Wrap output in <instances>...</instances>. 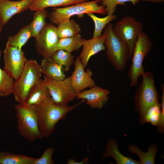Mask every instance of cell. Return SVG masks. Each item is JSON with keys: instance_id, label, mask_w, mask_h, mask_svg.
<instances>
[{"instance_id": "6", "label": "cell", "mask_w": 164, "mask_h": 164, "mask_svg": "<svg viewBox=\"0 0 164 164\" xmlns=\"http://www.w3.org/2000/svg\"><path fill=\"white\" fill-rule=\"evenodd\" d=\"M100 0L88 1L62 8H54L49 14L50 20L53 23L58 25L70 20L71 17L90 13L106 14L105 7L99 5Z\"/></svg>"}, {"instance_id": "20", "label": "cell", "mask_w": 164, "mask_h": 164, "mask_svg": "<svg viewBox=\"0 0 164 164\" xmlns=\"http://www.w3.org/2000/svg\"><path fill=\"white\" fill-rule=\"evenodd\" d=\"M37 158L8 151L0 152L1 164H34Z\"/></svg>"}, {"instance_id": "21", "label": "cell", "mask_w": 164, "mask_h": 164, "mask_svg": "<svg viewBox=\"0 0 164 164\" xmlns=\"http://www.w3.org/2000/svg\"><path fill=\"white\" fill-rule=\"evenodd\" d=\"M49 14L46 9L36 11L33 14V19L29 26L32 37L36 38L45 26L46 19Z\"/></svg>"}, {"instance_id": "19", "label": "cell", "mask_w": 164, "mask_h": 164, "mask_svg": "<svg viewBox=\"0 0 164 164\" xmlns=\"http://www.w3.org/2000/svg\"><path fill=\"white\" fill-rule=\"evenodd\" d=\"M90 0H33L29 9L36 11L49 7L67 6Z\"/></svg>"}, {"instance_id": "10", "label": "cell", "mask_w": 164, "mask_h": 164, "mask_svg": "<svg viewBox=\"0 0 164 164\" xmlns=\"http://www.w3.org/2000/svg\"><path fill=\"white\" fill-rule=\"evenodd\" d=\"M59 39L57 27L52 23H46L35 38V46L37 52L43 57H52L57 51Z\"/></svg>"}, {"instance_id": "13", "label": "cell", "mask_w": 164, "mask_h": 164, "mask_svg": "<svg viewBox=\"0 0 164 164\" xmlns=\"http://www.w3.org/2000/svg\"><path fill=\"white\" fill-rule=\"evenodd\" d=\"M110 93L108 90L96 85L77 94L76 98L85 100L91 108L101 109L108 101Z\"/></svg>"}, {"instance_id": "36", "label": "cell", "mask_w": 164, "mask_h": 164, "mask_svg": "<svg viewBox=\"0 0 164 164\" xmlns=\"http://www.w3.org/2000/svg\"></svg>"}, {"instance_id": "27", "label": "cell", "mask_w": 164, "mask_h": 164, "mask_svg": "<svg viewBox=\"0 0 164 164\" xmlns=\"http://www.w3.org/2000/svg\"><path fill=\"white\" fill-rule=\"evenodd\" d=\"M1 53L0 49V57ZM14 80L0 67V96L6 97L13 94Z\"/></svg>"}, {"instance_id": "8", "label": "cell", "mask_w": 164, "mask_h": 164, "mask_svg": "<svg viewBox=\"0 0 164 164\" xmlns=\"http://www.w3.org/2000/svg\"><path fill=\"white\" fill-rule=\"evenodd\" d=\"M143 24L134 17L128 15L118 21L113 26L116 35L128 46L129 59H131L134 47L140 35L142 32Z\"/></svg>"}, {"instance_id": "24", "label": "cell", "mask_w": 164, "mask_h": 164, "mask_svg": "<svg viewBox=\"0 0 164 164\" xmlns=\"http://www.w3.org/2000/svg\"><path fill=\"white\" fill-rule=\"evenodd\" d=\"M57 28L60 38L74 36L81 31L80 26L73 19L58 24Z\"/></svg>"}, {"instance_id": "3", "label": "cell", "mask_w": 164, "mask_h": 164, "mask_svg": "<svg viewBox=\"0 0 164 164\" xmlns=\"http://www.w3.org/2000/svg\"><path fill=\"white\" fill-rule=\"evenodd\" d=\"M113 26L110 22L104 29V44L109 61L116 70L120 72L126 67L129 52L127 46L115 34Z\"/></svg>"}, {"instance_id": "33", "label": "cell", "mask_w": 164, "mask_h": 164, "mask_svg": "<svg viewBox=\"0 0 164 164\" xmlns=\"http://www.w3.org/2000/svg\"><path fill=\"white\" fill-rule=\"evenodd\" d=\"M143 1L148 2L152 3H160L163 2L164 0H139Z\"/></svg>"}, {"instance_id": "11", "label": "cell", "mask_w": 164, "mask_h": 164, "mask_svg": "<svg viewBox=\"0 0 164 164\" xmlns=\"http://www.w3.org/2000/svg\"><path fill=\"white\" fill-rule=\"evenodd\" d=\"M27 60L22 49L7 43L4 51V70L15 80L22 73Z\"/></svg>"}, {"instance_id": "28", "label": "cell", "mask_w": 164, "mask_h": 164, "mask_svg": "<svg viewBox=\"0 0 164 164\" xmlns=\"http://www.w3.org/2000/svg\"><path fill=\"white\" fill-rule=\"evenodd\" d=\"M51 58L56 63L61 66L65 71H68L74 63V56L71 53L62 50H57Z\"/></svg>"}, {"instance_id": "14", "label": "cell", "mask_w": 164, "mask_h": 164, "mask_svg": "<svg viewBox=\"0 0 164 164\" xmlns=\"http://www.w3.org/2000/svg\"><path fill=\"white\" fill-rule=\"evenodd\" d=\"M33 0H0V17L4 26L15 15L29 9Z\"/></svg>"}, {"instance_id": "1", "label": "cell", "mask_w": 164, "mask_h": 164, "mask_svg": "<svg viewBox=\"0 0 164 164\" xmlns=\"http://www.w3.org/2000/svg\"><path fill=\"white\" fill-rule=\"evenodd\" d=\"M84 101L82 99L75 105L62 106L56 104L49 96L36 106L39 129L43 137L50 136L55 130L57 123Z\"/></svg>"}, {"instance_id": "17", "label": "cell", "mask_w": 164, "mask_h": 164, "mask_svg": "<svg viewBox=\"0 0 164 164\" xmlns=\"http://www.w3.org/2000/svg\"><path fill=\"white\" fill-rule=\"evenodd\" d=\"M108 157L113 158L118 164H140L139 161L122 155L118 149V145L116 140L109 138L107 141L106 148L102 157L104 159Z\"/></svg>"}, {"instance_id": "35", "label": "cell", "mask_w": 164, "mask_h": 164, "mask_svg": "<svg viewBox=\"0 0 164 164\" xmlns=\"http://www.w3.org/2000/svg\"><path fill=\"white\" fill-rule=\"evenodd\" d=\"M0 164H1V163H0Z\"/></svg>"}, {"instance_id": "15", "label": "cell", "mask_w": 164, "mask_h": 164, "mask_svg": "<svg viewBox=\"0 0 164 164\" xmlns=\"http://www.w3.org/2000/svg\"><path fill=\"white\" fill-rule=\"evenodd\" d=\"M82 46L83 49L79 57L86 68L92 56L106 50L104 36L102 34L88 40L84 39Z\"/></svg>"}, {"instance_id": "25", "label": "cell", "mask_w": 164, "mask_h": 164, "mask_svg": "<svg viewBox=\"0 0 164 164\" xmlns=\"http://www.w3.org/2000/svg\"><path fill=\"white\" fill-rule=\"evenodd\" d=\"M32 37V33L29 25L22 28L15 35L9 36L7 43L12 46L21 49Z\"/></svg>"}, {"instance_id": "34", "label": "cell", "mask_w": 164, "mask_h": 164, "mask_svg": "<svg viewBox=\"0 0 164 164\" xmlns=\"http://www.w3.org/2000/svg\"><path fill=\"white\" fill-rule=\"evenodd\" d=\"M4 26V25H3L0 17V35L2 32L3 27Z\"/></svg>"}, {"instance_id": "32", "label": "cell", "mask_w": 164, "mask_h": 164, "mask_svg": "<svg viewBox=\"0 0 164 164\" xmlns=\"http://www.w3.org/2000/svg\"><path fill=\"white\" fill-rule=\"evenodd\" d=\"M89 161V159L87 157H85L81 161L77 162L72 159H70L67 161V163L68 164H87Z\"/></svg>"}, {"instance_id": "23", "label": "cell", "mask_w": 164, "mask_h": 164, "mask_svg": "<svg viewBox=\"0 0 164 164\" xmlns=\"http://www.w3.org/2000/svg\"><path fill=\"white\" fill-rule=\"evenodd\" d=\"M129 151L132 154H136L140 159V162L141 164H154L155 156L158 149L155 145H152L149 148L148 151L144 152L137 146L130 145L128 147Z\"/></svg>"}, {"instance_id": "26", "label": "cell", "mask_w": 164, "mask_h": 164, "mask_svg": "<svg viewBox=\"0 0 164 164\" xmlns=\"http://www.w3.org/2000/svg\"><path fill=\"white\" fill-rule=\"evenodd\" d=\"M87 15L92 20L94 24L93 37H97L101 35V32L106 26L117 17V16L114 14L108 15L103 18L98 17L94 13H90Z\"/></svg>"}, {"instance_id": "2", "label": "cell", "mask_w": 164, "mask_h": 164, "mask_svg": "<svg viewBox=\"0 0 164 164\" xmlns=\"http://www.w3.org/2000/svg\"><path fill=\"white\" fill-rule=\"evenodd\" d=\"M15 109L19 134L30 142L43 138L39 129L36 106L18 103L15 106Z\"/></svg>"}, {"instance_id": "5", "label": "cell", "mask_w": 164, "mask_h": 164, "mask_svg": "<svg viewBox=\"0 0 164 164\" xmlns=\"http://www.w3.org/2000/svg\"><path fill=\"white\" fill-rule=\"evenodd\" d=\"M40 65L35 60H28L22 73L14 80L13 94L18 103L25 102L32 87L41 79Z\"/></svg>"}, {"instance_id": "18", "label": "cell", "mask_w": 164, "mask_h": 164, "mask_svg": "<svg viewBox=\"0 0 164 164\" xmlns=\"http://www.w3.org/2000/svg\"><path fill=\"white\" fill-rule=\"evenodd\" d=\"M40 66L42 73L49 78L62 80L66 77L63 67L56 63L51 57H43Z\"/></svg>"}, {"instance_id": "30", "label": "cell", "mask_w": 164, "mask_h": 164, "mask_svg": "<svg viewBox=\"0 0 164 164\" xmlns=\"http://www.w3.org/2000/svg\"><path fill=\"white\" fill-rule=\"evenodd\" d=\"M102 5L105 7L106 13L108 15L114 14L116 11V8L118 5H125V3L131 2L133 5H136L139 0H100Z\"/></svg>"}, {"instance_id": "29", "label": "cell", "mask_w": 164, "mask_h": 164, "mask_svg": "<svg viewBox=\"0 0 164 164\" xmlns=\"http://www.w3.org/2000/svg\"><path fill=\"white\" fill-rule=\"evenodd\" d=\"M161 116L160 103L155 104L150 107L144 116L143 123L149 122L153 125L157 126Z\"/></svg>"}, {"instance_id": "9", "label": "cell", "mask_w": 164, "mask_h": 164, "mask_svg": "<svg viewBox=\"0 0 164 164\" xmlns=\"http://www.w3.org/2000/svg\"><path fill=\"white\" fill-rule=\"evenodd\" d=\"M43 80L51 99L56 104L67 106L70 102L76 98L77 94L71 85L70 76L63 80H56L44 75Z\"/></svg>"}, {"instance_id": "31", "label": "cell", "mask_w": 164, "mask_h": 164, "mask_svg": "<svg viewBox=\"0 0 164 164\" xmlns=\"http://www.w3.org/2000/svg\"><path fill=\"white\" fill-rule=\"evenodd\" d=\"M54 152L53 148L50 147L46 148L41 157L39 158H37L34 164H54L52 158Z\"/></svg>"}, {"instance_id": "22", "label": "cell", "mask_w": 164, "mask_h": 164, "mask_svg": "<svg viewBox=\"0 0 164 164\" xmlns=\"http://www.w3.org/2000/svg\"><path fill=\"white\" fill-rule=\"evenodd\" d=\"M83 40L80 34L72 37L60 38L56 50H62L71 53L82 46Z\"/></svg>"}, {"instance_id": "4", "label": "cell", "mask_w": 164, "mask_h": 164, "mask_svg": "<svg viewBox=\"0 0 164 164\" xmlns=\"http://www.w3.org/2000/svg\"><path fill=\"white\" fill-rule=\"evenodd\" d=\"M142 76V81L135 93L134 101L141 122L143 123L144 116L148 109L160 103L153 73L150 71L145 72Z\"/></svg>"}, {"instance_id": "7", "label": "cell", "mask_w": 164, "mask_h": 164, "mask_svg": "<svg viewBox=\"0 0 164 164\" xmlns=\"http://www.w3.org/2000/svg\"><path fill=\"white\" fill-rule=\"evenodd\" d=\"M152 44V40L146 33L142 32L140 35L134 47L128 74L132 87L137 85L139 77L145 72L143 63L150 51Z\"/></svg>"}, {"instance_id": "12", "label": "cell", "mask_w": 164, "mask_h": 164, "mask_svg": "<svg viewBox=\"0 0 164 164\" xmlns=\"http://www.w3.org/2000/svg\"><path fill=\"white\" fill-rule=\"evenodd\" d=\"M79 56L74 62V69L70 76L71 85L77 94L88 88L96 86L92 79L93 73L90 68L86 71Z\"/></svg>"}, {"instance_id": "16", "label": "cell", "mask_w": 164, "mask_h": 164, "mask_svg": "<svg viewBox=\"0 0 164 164\" xmlns=\"http://www.w3.org/2000/svg\"><path fill=\"white\" fill-rule=\"evenodd\" d=\"M49 96L48 88L43 80L40 79L30 89L25 103L36 106Z\"/></svg>"}]
</instances>
